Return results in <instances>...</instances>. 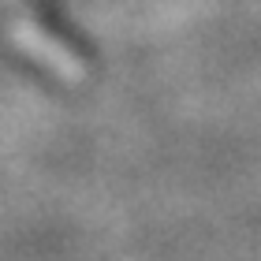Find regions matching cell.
Instances as JSON below:
<instances>
[{
  "instance_id": "cell-1",
  "label": "cell",
  "mask_w": 261,
  "mask_h": 261,
  "mask_svg": "<svg viewBox=\"0 0 261 261\" xmlns=\"http://www.w3.org/2000/svg\"><path fill=\"white\" fill-rule=\"evenodd\" d=\"M30 8H34V19H38L56 41H64L67 49H82V34L67 22L64 0H30Z\"/></svg>"
}]
</instances>
